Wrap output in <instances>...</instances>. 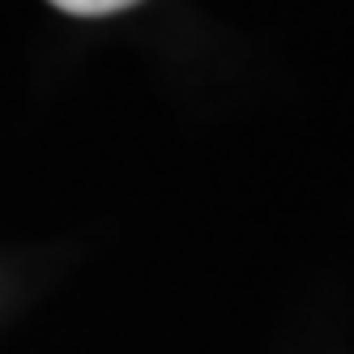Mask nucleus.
<instances>
[{
  "label": "nucleus",
  "instance_id": "1",
  "mask_svg": "<svg viewBox=\"0 0 354 354\" xmlns=\"http://www.w3.org/2000/svg\"><path fill=\"white\" fill-rule=\"evenodd\" d=\"M60 13H73V17H107V13H120L137 5V0H52Z\"/></svg>",
  "mask_w": 354,
  "mask_h": 354
}]
</instances>
